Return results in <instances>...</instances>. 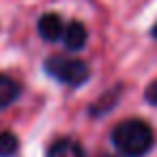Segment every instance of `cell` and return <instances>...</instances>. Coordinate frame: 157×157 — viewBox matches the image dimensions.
I'll use <instances>...</instances> for the list:
<instances>
[{"instance_id": "cell-1", "label": "cell", "mask_w": 157, "mask_h": 157, "mask_svg": "<svg viewBox=\"0 0 157 157\" xmlns=\"http://www.w3.org/2000/svg\"><path fill=\"white\" fill-rule=\"evenodd\" d=\"M153 129L146 121L129 118L112 129V144L123 157H142L153 146Z\"/></svg>"}, {"instance_id": "cell-2", "label": "cell", "mask_w": 157, "mask_h": 157, "mask_svg": "<svg viewBox=\"0 0 157 157\" xmlns=\"http://www.w3.org/2000/svg\"><path fill=\"white\" fill-rule=\"evenodd\" d=\"M43 69L48 75L56 78L58 82L69 84V86H82L90 75L88 65L73 56H50L43 63Z\"/></svg>"}, {"instance_id": "cell-3", "label": "cell", "mask_w": 157, "mask_h": 157, "mask_svg": "<svg viewBox=\"0 0 157 157\" xmlns=\"http://www.w3.org/2000/svg\"><path fill=\"white\" fill-rule=\"evenodd\" d=\"M37 30L45 41H60L65 33V22L58 13H43L37 22Z\"/></svg>"}, {"instance_id": "cell-4", "label": "cell", "mask_w": 157, "mask_h": 157, "mask_svg": "<svg viewBox=\"0 0 157 157\" xmlns=\"http://www.w3.org/2000/svg\"><path fill=\"white\" fill-rule=\"evenodd\" d=\"M60 41L65 43V48L69 52L82 50L86 45V28H84V24L82 22H75V20L69 22V24H65V33H63V39Z\"/></svg>"}, {"instance_id": "cell-5", "label": "cell", "mask_w": 157, "mask_h": 157, "mask_svg": "<svg viewBox=\"0 0 157 157\" xmlns=\"http://www.w3.org/2000/svg\"><path fill=\"white\" fill-rule=\"evenodd\" d=\"M48 157H84V148L71 138H60L50 146Z\"/></svg>"}, {"instance_id": "cell-6", "label": "cell", "mask_w": 157, "mask_h": 157, "mask_svg": "<svg viewBox=\"0 0 157 157\" xmlns=\"http://www.w3.org/2000/svg\"><path fill=\"white\" fill-rule=\"evenodd\" d=\"M20 95V86L13 78L0 73V110H5L7 105H11Z\"/></svg>"}, {"instance_id": "cell-7", "label": "cell", "mask_w": 157, "mask_h": 157, "mask_svg": "<svg viewBox=\"0 0 157 157\" xmlns=\"http://www.w3.org/2000/svg\"><path fill=\"white\" fill-rule=\"evenodd\" d=\"M17 138L11 131H2L0 133V157H11L17 151Z\"/></svg>"}, {"instance_id": "cell-8", "label": "cell", "mask_w": 157, "mask_h": 157, "mask_svg": "<svg viewBox=\"0 0 157 157\" xmlns=\"http://www.w3.org/2000/svg\"><path fill=\"white\" fill-rule=\"evenodd\" d=\"M144 97H146V101H148V103L157 105V82H153V84L146 88V95H144Z\"/></svg>"}, {"instance_id": "cell-9", "label": "cell", "mask_w": 157, "mask_h": 157, "mask_svg": "<svg viewBox=\"0 0 157 157\" xmlns=\"http://www.w3.org/2000/svg\"><path fill=\"white\" fill-rule=\"evenodd\" d=\"M153 37H155V39H157V24H155V26H153Z\"/></svg>"}, {"instance_id": "cell-10", "label": "cell", "mask_w": 157, "mask_h": 157, "mask_svg": "<svg viewBox=\"0 0 157 157\" xmlns=\"http://www.w3.org/2000/svg\"><path fill=\"white\" fill-rule=\"evenodd\" d=\"M103 157H112V155H103Z\"/></svg>"}]
</instances>
